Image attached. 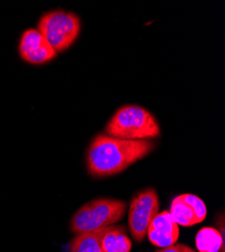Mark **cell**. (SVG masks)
I'll return each mask as SVG.
<instances>
[{"label": "cell", "mask_w": 225, "mask_h": 252, "mask_svg": "<svg viewBox=\"0 0 225 252\" xmlns=\"http://www.w3.org/2000/svg\"><path fill=\"white\" fill-rule=\"evenodd\" d=\"M154 149L155 143L151 139L128 140L106 133L97 134L86 154L88 173L94 178L118 175L149 156Z\"/></svg>", "instance_id": "6da1fadb"}, {"label": "cell", "mask_w": 225, "mask_h": 252, "mask_svg": "<svg viewBox=\"0 0 225 252\" xmlns=\"http://www.w3.org/2000/svg\"><path fill=\"white\" fill-rule=\"evenodd\" d=\"M105 133L128 140H144L159 136L161 128L157 118L146 108L125 105L109 119Z\"/></svg>", "instance_id": "7a4b0ae2"}, {"label": "cell", "mask_w": 225, "mask_h": 252, "mask_svg": "<svg viewBox=\"0 0 225 252\" xmlns=\"http://www.w3.org/2000/svg\"><path fill=\"white\" fill-rule=\"evenodd\" d=\"M127 203L111 198L94 199L80 207L70 221V229L77 235L112 226L125 217Z\"/></svg>", "instance_id": "3957f363"}, {"label": "cell", "mask_w": 225, "mask_h": 252, "mask_svg": "<svg viewBox=\"0 0 225 252\" xmlns=\"http://www.w3.org/2000/svg\"><path fill=\"white\" fill-rule=\"evenodd\" d=\"M36 30L58 54L75 43L81 32V20L74 12L54 10L39 18Z\"/></svg>", "instance_id": "277c9868"}, {"label": "cell", "mask_w": 225, "mask_h": 252, "mask_svg": "<svg viewBox=\"0 0 225 252\" xmlns=\"http://www.w3.org/2000/svg\"><path fill=\"white\" fill-rule=\"evenodd\" d=\"M159 211V196L154 188H147L132 197L129 212V227L135 242L140 243L145 240L149 226L160 213Z\"/></svg>", "instance_id": "5b68a950"}, {"label": "cell", "mask_w": 225, "mask_h": 252, "mask_svg": "<svg viewBox=\"0 0 225 252\" xmlns=\"http://www.w3.org/2000/svg\"><path fill=\"white\" fill-rule=\"evenodd\" d=\"M19 56L32 65H44L57 57V52L35 29L24 32L18 45Z\"/></svg>", "instance_id": "8992f818"}, {"label": "cell", "mask_w": 225, "mask_h": 252, "mask_svg": "<svg viewBox=\"0 0 225 252\" xmlns=\"http://www.w3.org/2000/svg\"><path fill=\"white\" fill-rule=\"evenodd\" d=\"M147 235L153 245L165 248L176 244L180 236V230L170 213L163 211L153 219Z\"/></svg>", "instance_id": "52a82bcc"}, {"label": "cell", "mask_w": 225, "mask_h": 252, "mask_svg": "<svg viewBox=\"0 0 225 252\" xmlns=\"http://www.w3.org/2000/svg\"><path fill=\"white\" fill-rule=\"evenodd\" d=\"M114 225L77 234L69 245V252H102L101 242Z\"/></svg>", "instance_id": "ba28073f"}, {"label": "cell", "mask_w": 225, "mask_h": 252, "mask_svg": "<svg viewBox=\"0 0 225 252\" xmlns=\"http://www.w3.org/2000/svg\"><path fill=\"white\" fill-rule=\"evenodd\" d=\"M196 247L199 252H224V225L220 231L205 227L199 230L196 235Z\"/></svg>", "instance_id": "9c48e42d"}, {"label": "cell", "mask_w": 225, "mask_h": 252, "mask_svg": "<svg viewBox=\"0 0 225 252\" xmlns=\"http://www.w3.org/2000/svg\"><path fill=\"white\" fill-rule=\"evenodd\" d=\"M131 247L132 243L127 235L125 226H115L101 242L102 252H130Z\"/></svg>", "instance_id": "30bf717a"}, {"label": "cell", "mask_w": 225, "mask_h": 252, "mask_svg": "<svg viewBox=\"0 0 225 252\" xmlns=\"http://www.w3.org/2000/svg\"><path fill=\"white\" fill-rule=\"evenodd\" d=\"M169 213L173 220L181 226L189 227L197 224L194 210L181 198V196L173 200Z\"/></svg>", "instance_id": "8fae6325"}, {"label": "cell", "mask_w": 225, "mask_h": 252, "mask_svg": "<svg viewBox=\"0 0 225 252\" xmlns=\"http://www.w3.org/2000/svg\"><path fill=\"white\" fill-rule=\"evenodd\" d=\"M180 196L194 210L197 223H201L204 219L206 218V215H207L206 205L199 197H197L196 195H193V194H184V195H180Z\"/></svg>", "instance_id": "7c38bea8"}, {"label": "cell", "mask_w": 225, "mask_h": 252, "mask_svg": "<svg viewBox=\"0 0 225 252\" xmlns=\"http://www.w3.org/2000/svg\"><path fill=\"white\" fill-rule=\"evenodd\" d=\"M156 252H195V250L186 244H174L157 250Z\"/></svg>", "instance_id": "4fadbf2b"}]
</instances>
